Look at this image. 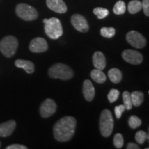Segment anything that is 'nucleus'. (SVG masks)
Here are the masks:
<instances>
[{
    "mask_svg": "<svg viewBox=\"0 0 149 149\" xmlns=\"http://www.w3.org/2000/svg\"><path fill=\"white\" fill-rule=\"evenodd\" d=\"M77 125L75 118L71 116L62 117L55 123L53 127L54 137L60 142L69 141L75 133Z\"/></svg>",
    "mask_w": 149,
    "mask_h": 149,
    "instance_id": "obj_1",
    "label": "nucleus"
},
{
    "mask_svg": "<svg viewBox=\"0 0 149 149\" xmlns=\"http://www.w3.org/2000/svg\"><path fill=\"white\" fill-rule=\"evenodd\" d=\"M44 30L46 35L52 40H57L63 35V28L60 20L56 17L44 19Z\"/></svg>",
    "mask_w": 149,
    "mask_h": 149,
    "instance_id": "obj_2",
    "label": "nucleus"
},
{
    "mask_svg": "<svg viewBox=\"0 0 149 149\" xmlns=\"http://www.w3.org/2000/svg\"><path fill=\"white\" fill-rule=\"evenodd\" d=\"M48 75L51 78L68 80L73 77L74 72L72 68L67 65L61 63H57L53 65L49 68Z\"/></svg>",
    "mask_w": 149,
    "mask_h": 149,
    "instance_id": "obj_3",
    "label": "nucleus"
},
{
    "mask_svg": "<svg viewBox=\"0 0 149 149\" xmlns=\"http://www.w3.org/2000/svg\"><path fill=\"white\" fill-rule=\"evenodd\" d=\"M114 127V120L111 112L108 109H104L102 112L100 117V130L104 137H108L113 133Z\"/></svg>",
    "mask_w": 149,
    "mask_h": 149,
    "instance_id": "obj_4",
    "label": "nucleus"
},
{
    "mask_svg": "<svg viewBox=\"0 0 149 149\" xmlns=\"http://www.w3.org/2000/svg\"><path fill=\"white\" fill-rule=\"evenodd\" d=\"M19 42L17 39L12 35L5 37L0 42V51L8 58L13 57L17 50Z\"/></svg>",
    "mask_w": 149,
    "mask_h": 149,
    "instance_id": "obj_5",
    "label": "nucleus"
},
{
    "mask_svg": "<svg viewBox=\"0 0 149 149\" xmlns=\"http://www.w3.org/2000/svg\"><path fill=\"white\" fill-rule=\"evenodd\" d=\"M16 13L19 17L25 21H33L38 17L36 9L26 3H19L16 6Z\"/></svg>",
    "mask_w": 149,
    "mask_h": 149,
    "instance_id": "obj_6",
    "label": "nucleus"
},
{
    "mask_svg": "<svg viewBox=\"0 0 149 149\" xmlns=\"http://www.w3.org/2000/svg\"><path fill=\"white\" fill-rule=\"evenodd\" d=\"M126 38L128 44L136 48H142L146 44V38L137 31H130L126 35Z\"/></svg>",
    "mask_w": 149,
    "mask_h": 149,
    "instance_id": "obj_7",
    "label": "nucleus"
},
{
    "mask_svg": "<svg viewBox=\"0 0 149 149\" xmlns=\"http://www.w3.org/2000/svg\"><path fill=\"white\" fill-rule=\"evenodd\" d=\"M57 111V104L51 99H46L40 106V115L44 118H48Z\"/></svg>",
    "mask_w": 149,
    "mask_h": 149,
    "instance_id": "obj_8",
    "label": "nucleus"
},
{
    "mask_svg": "<svg viewBox=\"0 0 149 149\" xmlns=\"http://www.w3.org/2000/svg\"><path fill=\"white\" fill-rule=\"evenodd\" d=\"M122 58L126 62L131 64L138 65L142 62L143 56L138 51L134 50H125L122 52Z\"/></svg>",
    "mask_w": 149,
    "mask_h": 149,
    "instance_id": "obj_9",
    "label": "nucleus"
},
{
    "mask_svg": "<svg viewBox=\"0 0 149 149\" xmlns=\"http://www.w3.org/2000/svg\"><path fill=\"white\" fill-rule=\"evenodd\" d=\"M72 25L77 31L81 33H86L89 29V26L87 20L84 17L79 14H74L71 17Z\"/></svg>",
    "mask_w": 149,
    "mask_h": 149,
    "instance_id": "obj_10",
    "label": "nucleus"
},
{
    "mask_svg": "<svg viewBox=\"0 0 149 149\" xmlns=\"http://www.w3.org/2000/svg\"><path fill=\"white\" fill-rule=\"evenodd\" d=\"M48 43L42 37H36L31 42L29 46L30 51L33 53H44L48 50Z\"/></svg>",
    "mask_w": 149,
    "mask_h": 149,
    "instance_id": "obj_11",
    "label": "nucleus"
},
{
    "mask_svg": "<svg viewBox=\"0 0 149 149\" xmlns=\"http://www.w3.org/2000/svg\"><path fill=\"white\" fill-rule=\"evenodd\" d=\"M48 8L57 13H65L67 11V6L63 0H46Z\"/></svg>",
    "mask_w": 149,
    "mask_h": 149,
    "instance_id": "obj_12",
    "label": "nucleus"
},
{
    "mask_svg": "<svg viewBox=\"0 0 149 149\" xmlns=\"http://www.w3.org/2000/svg\"><path fill=\"white\" fill-rule=\"evenodd\" d=\"M16 127V122L14 120H9L8 122L0 124V137H8L13 133Z\"/></svg>",
    "mask_w": 149,
    "mask_h": 149,
    "instance_id": "obj_13",
    "label": "nucleus"
},
{
    "mask_svg": "<svg viewBox=\"0 0 149 149\" xmlns=\"http://www.w3.org/2000/svg\"><path fill=\"white\" fill-rule=\"evenodd\" d=\"M83 94L85 100L91 102L95 95V90L90 80H84L83 84Z\"/></svg>",
    "mask_w": 149,
    "mask_h": 149,
    "instance_id": "obj_14",
    "label": "nucleus"
},
{
    "mask_svg": "<svg viewBox=\"0 0 149 149\" xmlns=\"http://www.w3.org/2000/svg\"><path fill=\"white\" fill-rule=\"evenodd\" d=\"M93 66L97 69L102 70L106 68L107 61H106L105 56L102 52L96 51L95 53L93 54Z\"/></svg>",
    "mask_w": 149,
    "mask_h": 149,
    "instance_id": "obj_15",
    "label": "nucleus"
},
{
    "mask_svg": "<svg viewBox=\"0 0 149 149\" xmlns=\"http://www.w3.org/2000/svg\"><path fill=\"white\" fill-rule=\"evenodd\" d=\"M17 68H21L25 70L27 73L31 74L35 71L34 64L31 61L24 60V59H17L15 62Z\"/></svg>",
    "mask_w": 149,
    "mask_h": 149,
    "instance_id": "obj_16",
    "label": "nucleus"
},
{
    "mask_svg": "<svg viewBox=\"0 0 149 149\" xmlns=\"http://www.w3.org/2000/svg\"><path fill=\"white\" fill-rule=\"evenodd\" d=\"M91 77L98 84H103L107 80V76L104 74V72H102V70L97 69V68L93 70L91 72Z\"/></svg>",
    "mask_w": 149,
    "mask_h": 149,
    "instance_id": "obj_17",
    "label": "nucleus"
},
{
    "mask_svg": "<svg viewBox=\"0 0 149 149\" xmlns=\"http://www.w3.org/2000/svg\"><path fill=\"white\" fill-rule=\"evenodd\" d=\"M108 76L112 82L115 84H118L122 79V74L118 68H111L108 72Z\"/></svg>",
    "mask_w": 149,
    "mask_h": 149,
    "instance_id": "obj_18",
    "label": "nucleus"
},
{
    "mask_svg": "<svg viewBox=\"0 0 149 149\" xmlns=\"http://www.w3.org/2000/svg\"><path fill=\"white\" fill-rule=\"evenodd\" d=\"M144 93L141 91H133L130 93L133 106L137 107L140 106L144 101Z\"/></svg>",
    "mask_w": 149,
    "mask_h": 149,
    "instance_id": "obj_19",
    "label": "nucleus"
},
{
    "mask_svg": "<svg viewBox=\"0 0 149 149\" xmlns=\"http://www.w3.org/2000/svg\"><path fill=\"white\" fill-rule=\"evenodd\" d=\"M141 9V2L139 0H132L128 3V10L130 14H135Z\"/></svg>",
    "mask_w": 149,
    "mask_h": 149,
    "instance_id": "obj_20",
    "label": "nucleus"
},
{
    "mask_svg": "<svg viewBox=\"0 0 149 149\" xmlns=\"http://www.w3.org/2000/svg\"><path fill=\"white\" fill-rule=\"evenodd\" d=\"M126 4L124 3V1H117L115 3L114 7H113V13L116 15H122L124 14V13L126 12Z\"/></svg>",
    "mask_w": 149,
    "mask_h": 149,
    "instance_id": "obj_21",
    "label": "nucleus"
},
{
    "mask_svg": "<svg viewBox=\"0 0 149 149\" xmlns=\"http://www.w3.org/2000/svg\"><path fill=\"white\" fill-rule=\"evenodd\" d=\"M141 124V120L136 115H131L128 119V126L132 129L139 127Z\"/></svg>",
    "mask_w": 149,
    "mask_h": 149,
    "instance_id": "obj_22",
    "label": "nucleus"
},
{
    "mask_svg": "<svg viewBox=\"0 0 149 149\" xmlns=\"http://www.w3.org/2000/svg\"><path fill=\"white\" fill-rule=\"evenodd\" d=\"M93 13L97 15L98 19H102L106 18L109 15V11L108 9L102 8V7H97L93 10Z\"/></svg>",
    "mask_w": 149,
    "mask_h": 149,
    "instance_id": "obj_23",
    "label": "nucleus"
},
{
    "mask_svg": "<svg viewBox=\"0 0 149 149\" xmlns=\"http://www.w3.org/2000/svg\"><path fill=\"white\" fill-rule=\"evenodd\" d=\"M123 102L126 110H130L133 107V104H132L131 97H130V94L128 91H124L122 94Z\"/></svg>",
    "mask_w": 149,
    "mask_h": 149,
    "instance_id": "obj_24",
    "label": "nucleus"
},
{
    "mask_svg": "<svg viewBox=\"0 0 149 149\" xmlns=\"http://www.w3.org/2000/svg\"><path fill=\"white\" fill-rule=\"evenodd\" d=\"M100 34L107 38H111L115 35V29L113 27H103L100 30Z\"/></svg>",
    "mask_w": 149,
    "mask_h": 149,
    "instance_id": "obj_25",
    "label": "nucleus"
},
{
    "mask_svg": "<svg viewBox=\"0 0 149 149\" xmlns=\"http://www.w3.org/2000/svg\"><path fill=\"white\" fill-rule=\"evenodd\" d=\"M135 139L139 144H143L144 141L148 139V135L146 132L143 131V130H139L135 134Z\"/></svg>",
    "mask_w": 149,
    "mask_h": 149,
    "instance_id": "obj_26",
    "label": "nucleus"
},
{
    "mask_svg": "<svg viewBox=\"0 0 149 149\" xmlns=\"http://www.w3.org/2000/svg\"><path fill=\"white\" fill-rule=\"evenodd\" d=\"M113 144L116 148H122L124 146V137L122 134H115L113 138Z\"/></svg>",
    "mask_w": 149,
    "mask_h": 149,
    "instance_id": "obj_27",
    "label": "nucleus"
},
{
    "mask_svg": "<svg viewBox=\"0 0 149 149\" xmlns=\"http://www.w3.org/2000/svg\"><path fill=\"white\" fill-rule=\"evenodd\" d=\"M120 96V91L117 89H111L110 92L108 94V100L111 103H113L115 101H117V99Z\"/></svg>",
    "mask_w": 149,
    "mask_h": 149,
    "instance_id": "obj_28",
    "label": "nucleus"
},
{
    "mask_svg": "<svg viewBox=\"0 0 149 149\" xmlns=\"http://www.w3.org/2000/svg\"><path fill=\"white\" fill-rule=\"evenodd\" d=\"M126 110V108L124 107V104L122 105H119L116 106L115 108V116H116L117 119H120L121 117H122V115L123 112Z\"/></svg>",
    "mask_w": 149,
    "mask_h": 149,
    "instance_id": "obj_29",
    "label": "nucleus"
},
{
    "mask_svg": "<svg viewBox=\"0 0 149 149\" xmlns=\"http://www.w3.org/2000/svg\"><path fill=\"white\" fill-rule=\"evenodd\" d=\"M141 8L144 10L145 15L149 16V0H143L141 2Z\"/></svg>",
    "mask_w": 149,
    "mask_h": 149,
    "instance_id": "obj_30",
    "label": "nucleus"
},
{
    "mask_svg": "<svg viewBox=\"0 0 149 149\" xmlns=\"http://www.w3.org/2000/svg\"><path fill=\"white\" fill-rule=\"evenodd\" d=\"M6 149H27L28 148L26 146L21 144H12L7 146Z\"/></svg>",
    "mask_w": 149,
    "mask_h": 149,
    "instance_id": "obj_31",
    "label": "nucleus"
},
{
    "mask_svg": "<svg viewBox=\"0 0 149 149\" xmlns=\"http://www.w3.org/2000/svg\"><path fill=\"white\" fill-rule=\"evenodd\" d=\"M126 148L127 149H139V147L137 144H134V143L130 142L127 144Z\"/></svg>",
    "mask_w": 149,
    "mask_h": 149,
    "instance_id": "obj_32",
    "label": "nucleus"
},
{
    "mask_svg": "<svg viewBox=\"0 0 149 149\" xmlns=\"http://www.w3.org/2000/svg\"><path fill=\"white\" fill-rule=\"evenodd\" d=\"M0 148H1V142H0Z\"/></svg>",
    "mask_w": 149,
    "mask_h": 149,
    "instance_id": "obj_33",
    "label": "nucleus"
}]
</instances>
